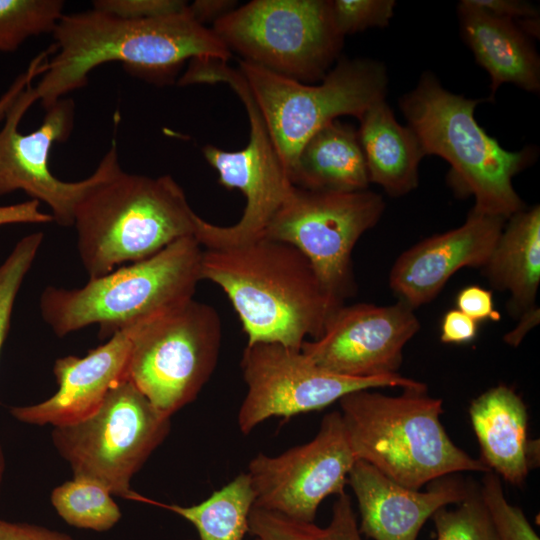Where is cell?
Listing matches in <instances>:
<instances>
[{"label":"cell","instance_id":"6da1fadb","mask_svg":"<svg viewBox=\"0 0 540 540\" xmlns=\"http://www.w3.org/2000/svg\"><path fill=\"white\" fill-rule=\"evenodd\" d=\"M52 36L54 52L35 91L46 110L84 87L89 73L107 62H121L132 75L167 84L193 59L227 62L232 53L211 28L185 11L128 20L92 9L64 14Z\"/></svg>","mask_w":540,"mask_h":540},{"label":"cell","instance_id":"7a4b0ae2","mask_svg":"<svg viewBox=\"0 0 540 540\" xmlns=\"http://www.w3.org/2000/svg\"><path fill=\"white\" fill-rule=\"evenodd\" d=\"M202 279L228 296L247 344L278 343L299 351L307 337L322 334L329 317L341 307L296 247L266 237L206 248Z\"/></svg>","mask_w":540,"mask_h":540},{"label":"cell","instance_id":"3957f363","mask_svg":"<svg viewBox=\"0 0 540 540\" xmlns=\"http://www.w3.org/2000/svg\"><path fill=\"white\" fill-rule=\"evenodd\" d=\"M373 390H357L339 400L356 460L415 490L451 473L490 471L452 442L440 421L442 400L429 396L425 385L396 396Z\"/></svg>","mask_w":540,"mask_h":540},{"label":"cell","instance_id":"277c9868","mask_svg":"<svg viewBox=\"0 0 540 540\" xmlns=\"http://www.w3.org/2000/svg\"><path fill=\"white\" fill-rule=\"evenodd\" d=\"M199 218L170 175L149 177L120 168L82 200L73 226L82 265L93 279L194 236Z\"/></svg>","mask_w":540,"mask_h":540},{"label":"cell","instance_id":"5b68a950","mask_svg":"<svg viewBox=\"0 0 540 540\" xmlns=\"http://www.w3.org/2000/svg\"><path fill=\"white\" fill-rule=\"evenodd\" d=\"M482 101L446 90L426 72L399 105L425 156L444 158L451 167L453 187L474 196L472 210L508 220L525 209L512 179L531 163L535 153L531 148L508 151L489 136L474 115Z\"/></svg>","mask_w":540,"mask_h":540},{"label":"cell","instance_id":"8992f818","mask_svg":"<svg viewBox=\"0 0 540 540\" xmlns=\"http://www.w3.org/2000/svg\"><path fill=\"white\" fill-rule=\"evenodd\" d=\"M202 254L195 236H187L81 288L48 286L40 297L41 316L58 337L94 324L102 338L110 337L193 299L202 280Z\"/></svg>","mask_w":540,"mask_h":540},{"label":"cell","instance_id":"52a82bcc","mask_svg":"<svg viewBox=\"0 0 540 540\" xmlns=\"http://www.w3.org/2000/svg\"><path fill=\"white\" fill-rule=\"evenodd\" d=\"M238 70L289 177L301 148L315 133L340 116L359 119L385 99L388 84L384 65L370 59L341 58L316 85L243 60Z\"/></svg>","mask_w":540,"mask_h":540},{"label":"cell","instance_id":"ba28073f","mask_svg":"<svg viewBox=\"0 0 540 540\" xmlns=\"http://www.w3.org/2000/svg\"><path fill=\"white\" fill-rule=\"evenodd\" d=\"M219 82L228 84L242 101L249 120V140L238 151L206 145L202 152L217 171L219 183L227 189L241 191L246 202L242 216L230 226L199 218L194 236L206 248L238 245L263 237L294 187L239 70L229 68L221 60L194 59L181 76L184 86Z\"/></svg>","mask_w":540,"mask_h":540},{"label":"cell","instance_id":"9c48e42d","mask_svg":"<svg viewBox=\"0 0 540 540\" xmlns=\"http://www.w3.org/2000/svg\"><path fill=\"white\" fill-rule=\"evenodd\" d=\"M211 29L241 60L303 83L323 79L344 40L330 0H252Z\"/></svg>","mask_w":540,"mask_h":540},{"label":"cell","instance_id":"30bf717a","mask_svg":"<svg viewBox=\"0 0 540 540\" xmlns=\"http://www.w3.org/2000/svg\"><path fill=\"white\" fill-rule=\"evenodd\" d=\"M170 426V417L124 379L93 414L53 427L51 438L73 478L96 481L112 495L139 501L141 495L131 490V480L165 440Z\"/></svg>","mask_w":540,"mask_h":540},{"label":"cell","instance_id":"8fae6325","mask_svg":"<svg viewBox=\"0 0 540 540\" xmlns=\"http://www.w3.org/2000/svg\"><path fill=\"white\" fill-rule=\"evenodd\" d=\"M221 338L217 311L190 299L135 327L127 379L171 417L194 401L211 377Z\"/></svg>","mask_w":540,"mask_h":540},{"label":"cell","instance_id":"7c38bea8","mask_svg":"<svg viewBox=\"0 0 540 540\" xmlns=\"http://www.w3.org/2000/svg\"><path fill=\"white\" fill-rule=\"evenodd\" d=\"M384 208L382 196L368 189L328 192L294 186L263 237L296 247L331 298L342 306L355 288L353 249L378 223Z\"/></svg>","mask_w":540,"mask_h":540},{"label":"cell","instance_id":"4fadbf2b","mask_svg":"<svg viewBox=\"0 0 540 540\" xmlns=\"http://www.w3.org/2000/svg\"><path fill=\"white\" fill-rule=\"evenodd\" d=\"M38 101L33 84L16 99L0 128V196L22 190L33 200L44 202L53 220L62 226H73L77 207L101 182L117 170L120 164L116 140L87 178L67 182L56 178L49 169V156L55 143L66 141L74 127L75 104L61 98L47 108L41 125L23 134L19 125Z\"/></svg>","mask_w":540,"mask_h":540},{"label":"cell","instance_id":"5bb4252c","mask_svg":"<svg viewBox=\"0 0 540 540\" xmlns=\"http://www.w3.org/2000/svg\"><path fill=\"white\" fill-rule=\"evenodd\" d=\"M241 368L247 393L238 426L244 434L270 417L320 410L357 390L425 385L399 373L369 378L339 375L318 366L301 350L278 343L247 344Z\"/></svg>","mask_w":540,"mask_h":540},{"label":"cell","instance_id":"9a60e30c","mask_svg":"<svg viewBox=\"0 0 540 540\" xmlns=\"http://www.w3.org/2000/svg\"><path fill=\"white\" fill-rule=\"evenodd\" d=\"M356 458L339 411L328 413L316 436L277 456L258 454L248 465L254 506L314 522L321 502L345 492Z\"/></svg>","mask_w":540,"mask_h":540},{"label":"cell","instance_id":"2e32d148","mask_svg":"<svg viewBox=\"0 0 540 540\" xmlns=\"http://www.w3.org/2000/svg\"><path fill=\"white\" fill-rule=\"evenodd\" d=\"M419 328L414 309L402 301L386 306L342 305L318 338L303 343L301 352L318 366L343 376L394 375L405 345Z\"/></svg>","mask_w":540,"mask_h":540},{"label":"cell","instance_id":"e0dca14e","mask_svg":"<svg viewBox=\"0 0 540 540\" xmlns=\"http://www.w3.org/2000/svg\"><path fill=\"white\" fill-rule=\"evenodd\" d=\"M505 221L471 210L461 226L426 238L404 251L391 268L390 288L399 301L414 310L429 303L460 269L484 267Z\"/></svg>","mask_w":540,"mask_h":540},{"label":"cell","instance_id":"ac0fdd59","mask_svg":"<svg viewBox=\"0 0 540 540\" xmlns=\"http://www.w3.org/2000/svg\"><path fill=\"white\" fill-rule=\"evenodd\" d=\"M137 325L123 328L84 357L58 358L53 373L57 391L42 402L14 406L16 420L37 426L69 425L93 414L110 390L127 379L132 334Z\"/></svg>","mask_w":540,"mask_h":540},{"label":"cell","instance_id":"d6986e66","mask_svg":"<svg viewBox=\"0 0 540 540\" xmlns=\"http://www.w3.org/2000/svg\"><path fill=\"white\" fill-rule=\"evenodd\" d=\"M357 499L361 534L373 540H416L440 508L462 502L470 489L457 480L436 482L427 491L404 487L357 460L348 475Z\"/></svg>","mask_w":540,"mask_h":540},{"label":"cell","instance_id":"ffe728a7","mask_svg":"<svg viewBox=\"0 0 540 540\" xmlns=\"http://www.w3.org/2000/svg\"><path fill=\"white\" fill-rule=\"evenodd\" d=\"M458 16L465 42L477 63L490 75V100L504 83L527 92L539 91V56L515 20L491 15L468 0L459 3Z\"/></svg>","mask_w":540,"mask_h":540},{"label":"cell","instance_id":"44dd1931","mask_svg":"<svg viewBox=\"0 0 540 540\" xmlns=\"http://www.w3.org/2000/svg\"><path fill=\"white\" fill-rule=\"evenodd\" d=\"M472 427L481 461L507 482L521 486L530 466L528 414L523 400L504 385L491 388L471 402Z\"/></svg>","mask_w":540,"mask_h":540},{"label":"cell","instance_id":"7402d4cb","mask_svg":"<svg viewBox=\"0 0 540 540\" xmlns=\"http://www.w3.org/2000/svg\"><path fill=\"white\" fill-rule=\"evenodd\" d=\"M359 122L357 132L370 183L393 197L416 189L425 154L414 131L399 124L385 99L368 108Z\"/></svg>","mask_w":540,"mask_h":540},{"label":"cell","instance_id":"603a6c76","mask_svg":"<svg viewBox=\"0 0 540 540\" xmlns=\"http://www.w3.org/2000/svg\"><path fill=\"white\" fill-rule=\"evenodd\" d=\"M294 186L328 192L367 190L370 183L357 130L334 120L301 148L291 173Z\"/></svg>","mask_w":540,"mask_h":540},{"label":"cell","instance_id":"cb8c5ba5","mask_svg":"<svg viewBox=\"0 0 540 540\" xmlns=\"http://www.w3.org/2000/svg\"><path fill=\"white\" fill-rule=\"evenodd\" d=\"M508 220L482 269L495 288L509 292L510 309L522 314L534 307L540 284V207Z\"/></svg>","mask_w":540,"mask_h":540},{"label":"cell","instance_id":"d4e9b609","mask_svg":"<svg viewBox=\"0 0 540 540\" xmlns=\"http://www.w3.org/2000/svg\"><path fill=\"white\" fill-rule=\"evenodd\" d=\"M154 503L190 522L197 530L198 540H244L249 533L255 493L248 473H241L198 504Z\"/></svg>","mask_w":540,"mask_h":540},{"label":"cell","instance_id":"484cf974","mask_svg":"<svg viewBox=\"0 0 540 540\" xmlns=\"http://www.w3.org/2000/svg\"><path fill=\"white\" fill-rule=\"evenodd\" d=\"M249 533L257 540H363L346 492L337 496L331 520L325 527L253 506L249 514Z\"/></svg>","mask_w":540,"mask_h":540},{"label":"cell","instance_id":"4316f807","mask_svg":"<svg viewBox=\"0 0 540 540\" xmlns=\"http://www.w3.org/2000/svg\"><path fill=\"white\" fill-rule=\"evenodd\" d=\"M112 496L96 481L73 478L53 489L51 504L67 524L103 532L121 519V510Z\"/></svg>","mask_w":540,"mask_h":540},{"label":"cell","instance_id":"83f0119b","mask_svg":"<svg viewBox=\"0 0 540 540\" xmlns=\"http://www.w3.org/2000/svg\"><path fill=\"white\" fill-rule=\"evenodd\" d=\"M63 9L62 0H0V52H14L31 37L52 34Z\"/></svg>","mask_w":540,"mask_h":540},{"label":"cell","instance_id":"f1b7e54d","mask_svg":"<svg viewBox=\"0 0 540 540\" xmlns=\"http://www.w3.org/2000/svg\"><path fill=\"white\" fill-rule=\"evenodd\" d=\"M459 504L455 510L443 507L432 515L436 540H497L480 494L470 490Z\"/></svg>","mask_w":540,"mask_h":540},{"label":"cell","instance_id":"f546056e","mask_svg":"<svg viewBox=\"0 0 540 540\" xmlns=\"http://www.w3.org/2000/svg\"><path fill=\"white\" fill-rule=\"evenodd\" d=\"M43 239L42 232L24 236L0 265V352L8 334L16 296Z\"/></svg>","mask_w":540,"mask_h":540},{"label":"cell","instance_id":"4dcf8cb0","mask_svg":"<svg viewBox=\"0 0 540 540\" xmlns=\"http://www.w3.org/2000/svg\"><path fill=\"white\" fill-rule=\"evenodd\" d=\"M480 497L491 519L497 540H540L523 511L504 496L498 476L486 472Z\"/></svg>","mask_w":540,"mask_h":540},{"label":"cell","instance_id":"1f68e13d","mask_svg":"<svg viewBox=\"0 0 540 540\" xmlns=\"http://www.w3.org/2000/svg\"><path fill=\"white\" fill-rule=\"evenodd\" d=\"M334 24L345 37L372 27H385L393 17V0H330Z\"/></svg>","mask_w":540,"mask_h":540},{"label":"cell","instance_id":"d6a6232c","mask_svg":"<svg viewBox=\"0 0 540 540\" xmlns=\"http://www.w3.org/2000/svg\"><path fill=\"white\" fill-rule=\"evenodd\" d=\"M188 2L182 0H96L93 9L122 19L142 20L183 12Z\"/></svg>","mask_w":540,"mask_h":540},{"label":"cell","instance_id":"836d02e7","mask_svg":"<svg viewBox=\"0 0 540 540\" xmlns=\"http://www.w3.org/2000/svg\"><path fill=\"white\" fill-rule=\"evenodd\" d=\"M457 309L476 322L500 319L492 292L478 285L464 287L456 297Z\"/></svg>","mask_w":540,"mask_h":540},{"label":"cell","instance_id":"e575fe53","mask_svg":"<svg viewBox=\"0 0 540 540\" xmlns=\"http://www.w3.org/2000/svg\"><path fill=\"white\" fill-rule=\"evenodd\" d=\"M53 51L54 46L51 45L46 50L36 55V57L30 61L27 69L16 77L10 87L0 97V123L5 120L8 111L27 86L31 84L36 77L43 74Z\"/></svg>","mask_w":540,"mask_h":540},{"label":"cell","instance_id":"d590c367","mask_svg":"<svg viewBox=\"0 0 540 540\" xmlns=\"http://www.w3.org/2000/svg\"><path fill=\"white\" fill-rule=\"evenodd\" d=\"M440 330V340L443 343L464 344L471 342L476 337L478 322L455 308L445 313Z\"/></svg>","mask_w":540,"mask_h":540},{"label":"cell","instance_id":"8d00e7d4","mask_svg":"<svg viewBox=\"0 0 540 540\" xmlns=\"http://www.w3.org/2000/svg\"><path fill=\"white\" fill-rule=\"evenodd\" d=\"M468 2L497 17L512 20L538 18L539 12L531 3L521 0H468Z\"/></svg>","mask_w":540,"mask_h":540},{"label":"cell","instance_id":"74e56055","mask_svg":"<svg viewBox=\"0 0 540 540\" xmlns=\"http://www.w3.org/2000/svg\"><path fill=\"white\" fill-rule=\"evenodd\" d=\"M0 540H73L69 535L49 528L0 519Z\"/></svg>","mask_w":540,"mask_h":540},{"label":"cell","instance_id":"f35d334b","mask_svg":"<svg viewBox=\"0 0 540 540\" xmlns=\"http://www.w3.org/2000/svg\"><path fill=\"white\" fill-rule=\"evenodd\" d=\"M51 214L40 210V202L29 199L27 201L0 206V226L18 223H50L53 222Z\"/></svg>","mask_w":540,"mask_h":540},{"label":"cell","instance_id":"ab89813d","mask_svg":"<svg viewBox=\"0 0 540 540\" xmlns=\"http://www.w3.org/2000/svg\"><path fill=\"white\" fill-rule=\"evenodd\" d=\"M236 1L231 0H196L188 3V10L200 24L212 22L236 8Z\"/></svg>","mask_w":540,"mask_h":540},{"label":"cell","instance_id":"60d3db41","mask_svg":"<svg viewBox=\"0 0 540 540\" xmlns=\"http://www.w3.org/2000/svg\"><path fill=\"white\" fill-rule=\"evenodd\" d=\"M539 323V308L535 306L521 314L518 325L504 337L507 344L518 346L524 336Z\"/></svg>","mask_w":540,"mask_h":540},{"label":"cell","instance_id":"b9f144b4","mask_svg":"<svg viewBox=\"0 0 540 540\" xmlns=\"http://www.w3.org/2000/svg\"><path fill=\"white\" fill-rule=\"evenodd\" d=\"M5 467H6L5 455H4L2 445L0 444V493H1L2 483L4 479V474H5Z\"/></svg>","mask_w":540,"mask_h":540}]
</instances>
